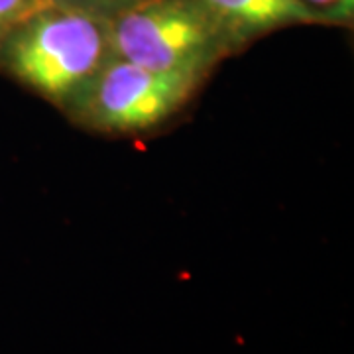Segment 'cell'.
Instances as JSON below:
<instances>
[{
  "mask_svg": "<svg viewBox=\"0 0 354 354\" xmlns=\"http://www.w3.org/2000/svg\"><path fill=\"white\" fill-rule=\"evenodd\" d=\"M50 2L51 0H0V41L14 26Z\"/></svg>",
  "mask_w": 354,
  "mask_h": 354,
  "instance_id": "obj_6",
  "label": "cell"
},
{
  "mask_svg": "<svg viewBox=\"0 0 354 354\" xmlns=\"http://www.w3.org/2000/svg\"><path fill=\"white\" fill-rule=\"evenodd\" d=\"M51 2L69 6V8H79V10H85V12L111 20L116 14L134 6L140 0H51Z\"/></svg>",
  "mask_w": 354,
  "mask_h": 354,
  "instance_id": "obj_7",
  "label": "cell"
},
{
  "mask_svg": "<svg viewBox=\"0 0 354 354\" xmlns=\"http://www.w3.org/2000/svg\"><path fill=\"white\" fill-rule=\"evenodd\" d=\"M313 24H348L353 20L354 0H297Z\"/></svg>",
  "mask_w": 354,
  "mask_h": 354,
  "instance_id": "obj_5",
  "label": "cell"
},
{
  "mask_svg": "<svg viewBox=\"0 0 354 354\" xmlns=\"http://www.w3.org/2000/svg\"><path fill=\"white\" fill-rule=\"evenodd\" d=\"M109 57V20L55 2L30 14L0 41V65L62 109Z\"/></svg>",
  "mask_w": 354,
  "mask_h": 354,
  "instance_id": "obj_1",
  "label": "cell"
},
{
  "mask_svg": "<svg viewBox=\"0 0 354 354\" xmlns=\"http://www.w3.org/2000/svg\"><path fill=\"white\" fill-rule=\"evenodd\" d=\"M234 51L250 39L291 24H313L297 0H199Z\"/></svg>",
  "mask_w": 354,
  "mask_h": 354,
  "instance_id": "obj_4",
  "label": "cell"
},
{
  "mask_svg": "<svg viewBox=\"0 0 354 354\" xmlns=\"http://www.w3.org/2000/svg\"><path fill=\"white\" fill-rule=\"evenodd\" d=\"M203 79L195 73L156 71L111 55L65 104V111L93 130L146 132L171 118Z\"/></svg>",
  "mask_w": 354,
  "mask_h": 354,
  "instance_id": "obj_3",
  "label": "cell"
},
{
  "mask_svg": "<svg viewBox=\"0 0 354 354\" xmlns=\"http://www.w3.org/2000/svg\"><path fill=\"white\" fill-rule=\"evenodd\" d=\"M109 44L118 59L201 77L234 51L199 0H140L109 20Z\"/></svg>",
  "mask_w": 354,
  "mask_h": 354,
  "instance_id": "obj_2",
  "label": "cell"
}]
</instances>
